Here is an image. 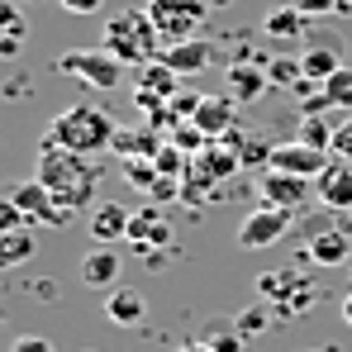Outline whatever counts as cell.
Listing matches in <instances>:
<instances>
[{
	"instance_id": "25",
	"label": "cell",
	"mask_w": 352,
	"mask_h": 352,
	"mask_svg": "<svg viewBox=\"0 0 352 352\" xmlns=\"http://www.w3.org/2000/svg\"><path fill=\"white\" fill-rule=\"evenodd\" d=\"M333 129H338V124H329L324 115H300V129H295V138H300V143H309V148H324V153H333Z\"/></svg>"
},
{
	"instance_id": "38",
	"label": "cell",
	"mask_w": 352,
	"mask_h": 352,
	"mask_svg": "<svg viewBox=\"0 0 352 352\" xmlns=\"http://www.w3.org/2000/svg\"><path fill=\"white\" fill-rule=\"evenodd\" d=\"M343 319H348V324H352V291L343 295Z\"/></svg>"
},
{
	"instance_id": "13",
	"label": "cell",
	"mask_w": 352,
	"mask_h": 352,
	"mask_svg": "<svg viewBox=\"0 0 352 352\" xmlns=\"http://www.w3.org/2000/svg\"><path fill=\"white\" fill-rule=\"evenodd\" d=\"M234 119H238V100L229 96V91H224V96H205L190 124H195L205 138H224V133L234 129Z\"/></svg>"
},
{
	"instance_id": "21",
	"label": "cell",
	"mask_w": 352,
	"mask_h": 352,
	"mask_svg": "<svg viewBox=\"0 0 352 352\" xmlns=\"http://www.w3.org/2000/svg\"><path fill=\"white\" fill-rule=\"evenodd\" d=\"M143 295L138 291H124V286H115V291H105V314L115 319V324H138L143 319Z\"/></svg>"
},
{
	"instance_id": "12",
	"label": "cell",
	"mask_w": 352,
	"mask_h": 352,
	"mask_svg": "<svg viewBox=\"0 0 352 352\" xmlns=\"http://www.w3.org/2000/svg\"><path fill=\"white\" fill-rule=\"evenodd\" d=\"M119 267H124L119 252L110 248V243H100V248H91V252L81 257V272H76V276H81L91 291H115L119 286Z\"/></svg>"
},
{
	"instance_id": "24",
	"label": "cell",
	"mask_w": 352,
	"mask_h": 352,
	"mask_svg": "<svg viewBox=\"0 0 352 352\" xmlns=\"http://www.w3.org/2000/svg\"><path fill=\"white\" fill-rule=\"evenodd\" d=\"M300 58H305V81H329V76L343 67V58H338L329 43H314V48H305Z\"/></svg>"
},
{
	"instance_id": "26",
	"label": "cell",
	"mask_w": 352,
	"mask_h": 352,
	"mask_svg": "<svg viewBox=\"0 0 352 352\" xmlns=\"http://www.w3.org/2000/svg\"><path fill=\"white\" fill-rule=\"evenodd\" d=\"M267 76H272V86H281V91H300V81H305V58H272L267 62Z\"/></svg>"
},
{
	"instance_id": "1",
	"label": "cell",
	"mask_w": 352,
	"mask_h": 352,
	"mask_svg": "<svg viewBox=\"0 0 352 352\" xmlns=\"http://www.w3.org/2000/svg\"><path fill=\"white\" fill-rule=\"evenodd\" d=\"M38 181L58 195V205L67 214H76V210H86L91 200H96V190H100V162L96 157H86V153H67V148H53V143H43L38 148Z\"/></svg>"
},
{
	"instance_id": "3",
	"label": "cell",
	"mask_w": 352,
	"mask_h": 352,
	"mask_svg": "<svg viewBox=\"0 0 352 352\" xmlns=\"http://www.w3.org/2000/svg\"><path fill=\"white\" fill-rule=\"evenodd\" d=\"M115 119L105 115L100 105H67L58 119H53V129H48V138L43 143H53V148H67V153H105L110 143H115Z\"/></svg>"
},
{
	"instance_id": "33",
	"label": "cell",
	"mask_w": 352,
	"mask_h": 352,
	"mask_svg": "<svg viewBox=\"0 0 352 352\" xmlns=\"http://www.w3.org/2000/svg\"><path fill=\"white\" fill-rule=\"evenodd\" d=\"M333 157H348L352 162V115L338 119V129H333Z\"/></svg>"
},
{
	"instance_id": "16",
	"label": "cell",
	"mask_w": 352,
	"mask_h": 352,
	"mask_svg": "<svg viewBox=\"0 0 352 352\" xmlns=\"http://www.w3.org/2000/svg\"><path fill=\"white\" fill-rule=\"evenodd\" d=\"M319 110H352V72L338 67L329 81H319V96L305 105V115H319Z\"/></svg>"
},
{
	"instance_id": "39",
	"label": "cell",
	"mask_w": 352,
	"mask_h": 352,
	"mask_svg": "<svg viewBox=\"0 0 352 352\" xmlns=\"http://www.w3.org/2000/svg\"><path fill=\"white\" fill-rule=\"evenodd\" d=\"M338 10H352V0H338Z\"/></svg>"
},
{
	"instance_id": "35",
	"label": "cell",
	"mask_w": 352,
	"mask_h": 352,
	"mask_svg": "<svg viewBox=\"0 0 352 352\" xmlns=\"http://www.w3.org/2000/svg\"><path fill=\"white\" fill-rule=\"evenodd\" d=\"M10 352H53L48 338H38V333H24V338H14V348Z\"/></svg>"
},
{
	"instance_id": "4",
	"label": "cell",
	"mask_w": 352,
	"mask_h": 352,
	"mask_svg": "<svg viewBox=\"0 0 352 352\" xmlns=\"http://www.w3.org/2000/svg\"><path fill=\"white\" fill-rule=\"evenodd\" d=\"M162 34V43H186V38H200V24L210 14L205 0H148L143 5Z\"/></svg>"
},
{
	"instance_id": "18",
	"label": "cell",
	"mask_w": 352,
	"mask_h": 352,
	"mask_svg": "<svg viewBox=\"0 0 352 352\" xmlns=\"http://www.w3.org/2000/svg\"><path fill=\"white\" fill-rule=\"evenodd\" d=\"M267 86H272L267 67H252V62H234V67H229V96H234L238 105L257 100V96H262Z\"/></svg>"
},
{
	"instance_id": "23",
	"label": "cell",
	"mask_w": 352,
	"mask_h": 352,
	"mask_svg": "<svg viewBox=\"0 0 352 352\" xmlns=\"http://www.w3.org/2000/svg\"><path fill=\"white\" fill-rule=\"evenodd\" d=\"M34 248H38V238L29 234V229H10V234H0V267H19V262H29Z\"/></svg>"
},
{
	"instance_id": "40",
	"label": "cell",
	"mask_w": 352,
	"mask_h": 352,
	"mask_svg": "<svg viewBox=\"0 0 352 352\" xmlns=\"http://www.w3.org/2000/svg\"><path fill=\"white\" fill-rule=\"evenodd\" d=\"M309 352H333V348H309Z\"/></svg>"
},
{
	"instance_id": "14",
	"label": "cell",
	"mask_w": 352,
	"mask_h": 352,
	"mask_svg": "<svg viewBox=\"0 0 352 352\" xmlns=\"http://www.w3.org/2000/svg\"><path fill=\"white\" fill-rule=\"evenodd\" d=\"M162 62L172 67L176 76H195V72H205V67L214 62V48H210V38H186V43H167V48H162Z\"/></svg>"
},
{
	"instance_id": "36",
	"label": "cell",
	"mask_w": 352,
	"mask_h": 352,
	"mask_svg": "<svg viewBox=\"0 0 352 352\" xmlns=\"http://www.w3.org/2000/svg\"><path fill=\"white\" fill-rule=\"evenodd\" d=\"M58 5L67 10V14H96V10H100L105 0H58Z\"/></svg>"
},
{
	"instance_id": "15",
	"label": "cell",
	"mask_w": 352,
	"mask_h": 352,
	"mask_svg": "<svg viewBox=\"0 0 352 352\" xmlns=\"http://www.w3.org/2000/svg\"><path fill=\"white\" fill-rule=\"evenodd\" d=\"M352 257V234L343 229H314L309 234V262L314 267H343Z\"/></svg>"
},
{
	"instance_id": "30",
	"label": "cell",
	"mask_w": 352,
	"mask_h": 352,
	"mask_svg": "<svg viewBox=\"0 0 352 352\" xmlns=\"http://www.w3.org/2000/svg\"><path fill=\"white\" fill-rule=\"evenodd\" d=\"M234 324H238V333H243V338H257V333H262V329L272 324V314H267V300H257V305H248V309L238 314Z\"/></svg>"
},
{
	"instance_id": "19",
	"label": "cell",
	"mask_w": 352,
	"mask_h": 352,
	"mask_svg": "<svg viewBox=\"0 0 352 352\" xmlns=\"http://www.w3.org/2000/svg\"><path fill=\"white\" fill-rule=\"evenodd\" d=\"M129 243H138V248H162V243H172V224L148 205V210L133 214V224H129Z\"/></svg>"
},
{
	"instance_id": "10",
	"label": "cell",
	"mask_w": 352,
	"mask_h": 352,
	"mask_svg": "<svg viewBox=\"0 0 352 352\" xmlns=\"http://www.w3.org/2000/svg\"><path fill=\"white\" fill-rule=\"evenodd\" d=\"M262 190V205H281V210H300L309 200V176H291V172H276L267 167V176L257 181Z\"/></svg>"
},
{
	"instance_id": "22",
	"label": "cell",
	"mask_w": 352,
	"mask_h": 352,
	"mask_svg": "<svg viewBox=\"0 0 352 352\" xmlns=\"http://www.w3.org/2000/svg\"><path fill=\"white\" fill-rule=\"evenodd\" d=\"M190 162L210 176V181H224L229 172H238V167H243V157H238V153H229V148H219V143H210V148H205V153H195Z\"/></svg>"
},
{
	"instance_id": "5",
	"label": "cell",
	"mask_w": 352,
	"mask_h": 352,
	"mask_svg": "<svg viewBox=\"0 0 352 352\" xmlns=\"http://www.w3.org/2000/svg\"><path fill=\"white\" fill-rule=\"evenodd\" d=\"M58 72L81 76V81L96 86V91H119V81H124V62H119L110 48H76V53H62Z\"/></svg>"
},
{
	"instance_id": "32",
	"label": "cell",
	"mask_w": 352,
	"mask_h": 352,
	"mask_svg": "<svg viewBox=\"0 0 352 352\" xmlns=\"http://www.w3.org/2000/svg\"><path fill=\"white\" fill-rule=\"evenodd\" d=\"M10 229H29V219H24V210L5 195V205H0V234H10Z\"/></svg>"
},
{
	"instance_id": "17",
	"label": "cell",
	"mask_w": 352,
	"mask_h": 352,
	"mask_svg": "<svg viewBox=\"0 0 352 352\" xmlns=\"http://www.w3.org/2000/svg\"><path fill=\"white\" fill-rule=\"evenodd\" d=\"M305 24H309L305 10H295V5H276V10L262 19V34H267L272 43H295V38H305Z\"/></svg>"
},
{
	"instance_id": "34",
	"label": "cell",
	"mask_w": 352,
	"mask_h": 352,
	"mask_svg": "<svg viewBox=\"0 0 352 352\" xmlns=\"http://www.w3.org/2000/svg\"><path fill=\"white\" fill-rule=\"evenodd\" d=\"M295 10H305L309 19H319V14H333L338 10V0H291Z\"/></svg>"
},
{
	"instance_id": "29",
	"label": "cell",
	"mask_w": 352,
	"mask_h": 352,
	"mask_svg": "<svg viewBox=\"0 0 352 352\" xmlns=\"http://www.w3.org/2000/svg\"><path fill=\"white\" fill-rule=\"evenodd\" d=\"M0 24H5V43H0V53L14 58V53L24 48V19H19V10H14V5H0Z\"/></svg>"
},
{
	"instance_id": "27",
	"label": "cell",
	"mask_w": 352,
	"mask_h": 352,
	"mask_svg": "<svg viewBox=\"0 0 352 352\" xmlns=\"http://www.w3.org/2000/svg\"><path fill=\"white\" fill-rule=\"evenodd\" d=\"M115 153L119 157H157L162 143H157L153 133H129V129H119L115 133Z\"/></svg>"
},
{
	"instance_id": "6",
	"label": "cell",
	"mask_w": 352,
	"mask_h": 352,
	"mask_svg": "<svg viewBox=\"0 0 352 352\" xmlns=\"http://www.w3.org/2000/svg\"><path fill=\"white\" fill-rule=\"evenodd\" d=\"M291 224H295V210H281V205H257V210L238 224V248H248V252L272 248V243H281V238H286Z\"/></svg>"
},
{
	"instance_id": "31",
	"label": "cell",
	"mask_w": 352,
	"mask_h": 352,
	"mask_svg": "<svg viewBox=\"0 0 352 352\" xmlns=\"http://www.w3.org/2000/svg\"><path fill=\"white\" fill-rule=\"evenodd\" d=\"M238 157H243V167H252V162H272V143H262V138H243V143H238Z\"/></svg>"
},
{
	"instance_id": "28",
	"label": "cell",
	"mask_w": 352,
	"mask_h": 352,
	"mask_svg": "<svg viewBox=\"0 0 352 352\" xmlns=\"http://www.w3.org/2000/svg\"><path fill=\"white\" fill-rule=\"evenodd\" d=\"M200 343H210L214 352H243V333H238V324H210L205 333H200Z\"/></svg>"
},
{
	"instance_id": "2",
	"label": "cell",
	"mask_w": 352,
	"mask_h": 352,
	"mask_svg": "<svg viewBox=\"0 0 352 352\" xmlns=\"http://www.w3.org/2000/svg\"><path fill=\"white\" fill-rule=\"evenodd\" d=\"M100 48H110L124 67H148V62L162 58V34H157V24H153V14L148 10H119L105 19V29H100Z\"/></svg>"
},
{
	"instance_id": "37",
	"label": "cell",
	"mask_w": 352,
	"mask_h": 352,
	"mask_svg": "<svg viewBox=\"0 0 352 352\" xmlns=\"http://www.w3.org/2000/svg\"><path fill=\"white\" fill-rule=\"evenodd\" d=\"M176 352H214V348H210V343H200V338H195V343H181V348H176Z\"/></svg>"
},
{
	"instance_id": "9",
	"label": "cell",
	"mask_w": 352,
	"mask_h": 352,
	"mask_svg": "<svg viewBox=\"0 0 352 352\" xmlns=\"http://www.w3.org/2000/svg\"><path fill=\"white\" fill-rule=\"evenodd\" d=\"M333 162V153H324V148H309V143H300V138H291V143H276L272 148V162L267 167H276V172H291V176H314L324 172Z\"/></svg>"
},
{
	"instance_id": "20",
	"label": "cell",
	"mask_w": 352,
	"mask_h": 352,
	"mask_svg": "<svg viewBox=\"0 0 352 352\" xmlns=\"http://www.w3.org/2000/svg\"><path fill=\"white\" fill-rule=\"evenodd\" d=\"M129 224H133V210H124V205H96V214H91V234H96V243L129 238Z\"/></svg>"
},
{
	"instance_id": "11",
	"label": "cell",
	"mask_w": 352,
	"mask_h": 352,
	"mask_svg": "<svg viewBox=\"0 0 352 352\" xmlns=\"http://www.w3.org/2000/svg\"><path fill=\"white\" fill-rule=\"evenodd\" d=\"M314 195H319L329 210H348L352 214V162L348 157H333L324 172L314 176Z\"/></svg>"
},
{
	"instance_id": "8",
	"label": "cell",
	"mask_w": 352,
	"mask_h": 352,
	"mask_svg": "<svg viewBox=\"0 0 352 352\" xmlns=\"http://www.w3.org/2000/svg\"><path fill=\"white\" fill-rule=\"evenodd\" d=\"M257 295H262L267 305H286V314H300V309H309L305 300L314 295V286H305V276H300L295 267H281V272H267V276L257 281Z\"/></svg>"
},
{
	"instance_id": "7",
	"label": "cell",
	"mask_w": 352,
	"mask_h": 352,
	"mask_svg": "<svg viewBox=\"0 0 352 352\" xmlns=\"http://www.w3.org/2000/svg\"><path fill=\"white\" fill-rule=\"evenodd\" d=\"M10 200L24 210V219H29V224H48V229H58V224L72 219V214L58 205V195H53L38 176H34V181H14V186H10Z\"/></svg>"
}]
</instances>
